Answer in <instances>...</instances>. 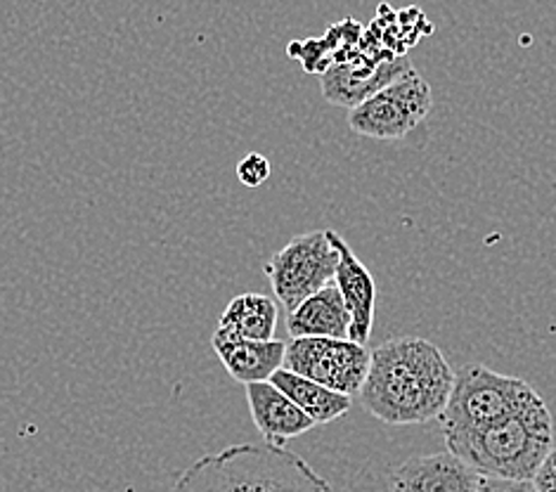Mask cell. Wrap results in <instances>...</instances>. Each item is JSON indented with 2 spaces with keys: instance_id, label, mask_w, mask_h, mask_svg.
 <instances>
[{
  "instance_id": "obj_9",
  "label": "cell",
  "mask_w": 556,
  "mask_h": 492,
  "mask_svg": "<svg viewBox=\"0 0 556 492\" xmlns=\"http://www.w3.org/2000/svg\"><path fill=\"white\" fill-rule=\"evenodd\" d=\"M327 235L339 251L334 285L339 287L341 299L346 303V311L351 315L349 339L367 345L369 337H372V325H375V305H377L375 277L367 270V265L353 254L346 239L337 235L334 230H327Z\"/></svg>"
},
{
  "instance_id": "obj_1",
  "label": "cell",
  "mask_w": 556,
  "mask_h": 492,
  "mask_svg": "<svg viewBox=\"0 0 556 492\" xmlns=\"http://www.w3.org/2000/svg\"><path fill=\"white\" fill-rule=\"evenodd\" d=\"M457 371L433 341L405 337L369 351V369L361 389L363 407L393 427L427 424L441 417Z\"/></svg>"
},
{
  "instance_id": "obj_14",
  "label": "cell",
  "mask_w": 556,
  "mask_h": 492,
  "mask_svg": "<svg viewBox=\"0 0 556 492\" xmlns=\"http://www.w3.org/2000/svg\"><path fill=\"white\" fill-rule=\"evenodd\" d=\"M277 303L266 294H242L235 297L223 311L218 327L228 329L244 339H275L277 329Z\"/></svg>"
},
{
  "instance_id": "obj_10",
  "label": "cell",
  "mask_w": 556,
  "mask_h": 492,
  "mask_svg": "<svg viewBox=\"0 0 556 492\" xmlns=\"http://www.w3.org/2000/svg\"><path fill=\"white\" fill-rule=\"evenodd\" d=\"M211 345L218 355L228 375L240 383L270 381L277 369L285 365L287 343L280 339H244L228 329H216L211 337Z\"/></svg>"
},
{
  "instance_id": "obj_12",
  "label": "cell",
  "mask_w": 556,
  "mask_h": 492,
  "mask_svg": "<svg viewBox=\"0 0 556 492\" xmlns=\"http://www.w3.org/2000/svg\"><path fill=\"white\" fill-rule=\"evenodd\" d=\"M351 315L334 282L317 289L294 311L287 313V331L294 337H332L349 339Z\"/></svg>"
},
{
  "instance_id": "obj_2",
  "label": "cell",
  "mask_w": 556,
  "mask_h": 492,
  "mask_svg": "<svg viewBox=\"0 0 556 492\" xmlns=\"http://www.w3.org/2000/svg\"><path fill=\"white\" fill-rule=\"evenodd\" d=\"M170 492H334L296 452L273 443L230 445L185 469Z\"/></svg>"
},
{
  "instance_id": "obj_15",
  "label": "cell",
  "mask_w": 556,
  "mask_h": 492,
  "mask_svg": "<svg viewBox=\"0 0 556 492\" xmlns=\"http://www.w3.org/2000/svg\"><path fill=\"white\" fill-rule=\"evenodd\" d=\"M237 178H240L244 188L256 190L270 178V162L263 154L251 152L237 164Z\"/></svg>"
},
{
  "instance_id": "obj_13",
  "label": "cell",
  "mask_w": 556,
  "mask_h": 492,
  "mask_svg": "<svg viewBox=\"0 0 556 492\" xmlns=\"http://www.w3.org/2000/svg\"><path fill=\"white\" fill-rule=\"evenodd\" d=\"M270 381L282 393H287L303 412H306V415L315 421V427L317 424L337 421L351 409V395L327 389V386L301 377L287 367L277 369L270 377Z\"/></svg>"
},
{
  "instance_id": "obj_3",
  "label": "cell",
  "mask_w": 556,
  "mask_h": 492,
  "mask_svg": "<svg viewBox=\"0 0 556 492\" xmlns=\"http://www.w3.org/2000/svg\"><path fill=\"white\" fill-rule=\"evenodd\" d=\"M447 450L481 476L533 481L554 447V419L540 393L483 429L445 436Z\"/></svg>"
},
{
  "instance_id": "obj_5",
  "label": "cell",
  "mask_w": 556,
  "mask_h": 492,
  "mask_svg": "<svg viewBox=\"0 0 556 492\" xmlns=\"http://www.w3.org/2000/svg\"><path fill=\"white\" fill-rule=\"evenodd\" d=\"M431 104V86L415 70H407L357 102L349 114V126L363 138L401 140L424 124Z\"/></svg>"
},
{
  "instance_id": "obj_17",
  "label": "cell",
  "mask_w": 556,
  "mask_h": 492,
  "mask_svg": "<svg viewBox=\"0 0 556 492\" xmlns=\"http://www.w3.org/2000/svg\"><path fill=\"white\" fill-rule=\"evenodd\" d=\"M533 483L538 492H556V447H552L545 462L540 464L538 474L533 476Z\"/></svg>"
},
{
  "instance_id": "obj_16",
  "label": "cell",
  "mask_w": 556,
  "mask_h": 492,
  "mask_svg": "<svg viewBox=\"0 0 556 492\" xmlns=\"http://www.w3.org/2000/svg\"><path fill=\"white\" fill-rule=\"evenodd\" d=\"M479 492H538L533 481H514V478L481 476Z\"/></svg>"
},
{
  "instance_id": "obj_7",
  "label": "cell",
  "mask_w": 556,
  "mask_h": 492,
  "mask_svg": "<svg viewBox=\"0 0 556 492\" xmlns=\"http://www.w3.org/2000/svg\"><path fill=\"white\" fill-rule=\"evenodd\" d=\"M282 367L353 398L367 377L369 351L351 339L294 337L287 343Z\"/></svg>"
},
{
  "instance_id": "obj_6",
  "label": "cell",
  "mask_w": 556,
  "mask_h": 492,
  "mask_svg": "<svg viewBox=\"0 0 556 492\" xmlns=\"http://www.w3.org/2000/svg\"><path fill=\"white\" fill-rule=\"evenodd\" d=\"M339 265V251L327 230H313L287 242L266 263V277L287 313L306 301L317 289L334 282Z\"/></svg>"
},
{
  "instance_id": "obj_4",
  "label": "cell",
  "mask_w": 556,
  "mask_h": 492,
  "mask_svg": "<svg viewBox=\"0 0 556 492\" xmlns=\"http://www.w3.org/2000/svg\"><path fill=\"white\" fill-rule=\"evenodd\" d=\"M535 395L538 391L526 379L500 375L485 365L471 363L455 375L453 393L439 417L443 436L483 429L519 409Z\"/></svg>"
},
{
  "instance_id": "obj_11",
  "label": "cell",
  "mask_w": 556,
  "mask_h": 492,
  "mask_svg": "<svg viewBox=\"0 0 556 492\" xmlns=\"http://www.w3.org/2000/svg\"><path fill=\"white\" fill-rule=\"evenodd\" d=\"M247 403L251 419H254L266 443L282 445L285 441L308 433L315 427V421L306 412L277 389L273 381L247 383Z\"/></svg>"
},
{
  "instance_id": "obj_8",
  "label": "cell",
  "mask_w": 556,
  "mask_h": 492,
  "mask_svg": "<svg viewBox=\"0 0 556 492\" xmlns=\"http://www.w3.org/2000/svg\"><path fill=\"white\" fill-rule=\"evenodd\" d=\"M481 474L453 452L417 455L391 476V492H479Z\"/></svg>"
},
{
  "instance_id": "obj_18",
  "label": "cell",
  "mask_w": 556,
  "mask_h": 492,
  "mask_svg": "<svg viewBox=\"0 0 556 492\" xmlns=\"http://www.w3.org/2000/svg\"><path fill=\"white\" fill-rule=\"evenodd\" d=\"M554 447H556V441H554Z\"/></svg>"
}]
</instances>
